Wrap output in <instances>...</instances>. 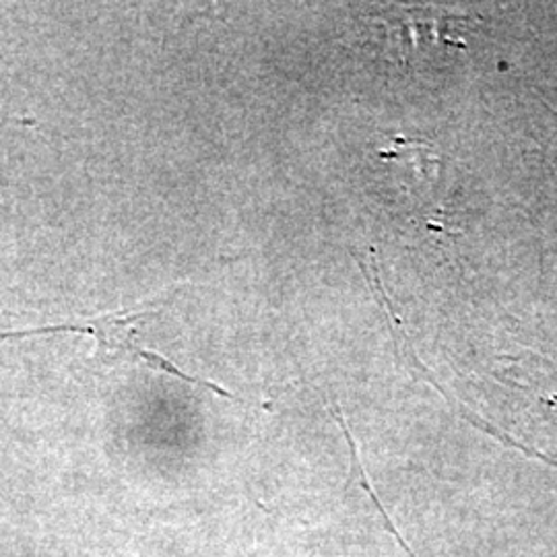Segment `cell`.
<instances>
[{
  "mask_svg": "<svg viewBox=\"0 0 557 557\" xmlns=\"http://www.w3.org/2000/svg\"><path fill=\"white\" fill-rule=\"evenodd\" d=\"M52 329L50 326H41V329H27V331H7V333H0V343L7 341V338H25L36 337V335H50Z\"/></svg>",
  "mask_w": 557,
  "mask_h": 557,
  "instance_id": "cell-2",
  "label": "cell"
},
{
  "mask_svg": "<svg viewBox=\"0 0 557 557\" xmlns=\"http://www.w3.org/2000/svg\"><path fill=\"white\" fill-rule=\"evenodd\" d=\"M380 518H382V522H384V527H386V531H388V533H391V535H393V537L397 539L398 545H400V547H403V549H405V554H407V556H409V557H418V556H416V554H413V549H411V547H409V543H407V541H405V537H403V535H400V533H398L397 527H395V524H393V520H391V517H388V515H386V512H382V515H380Z\"/></svg>",
  "mask_w": 557,
  "mask_h": 557,
  "instance_id": "cell-1",
  "label": "cell"
}]
</instances>
